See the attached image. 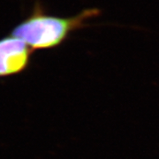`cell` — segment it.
<instances>
[{"label": "cell", "mask_w": 159, "mask_h": 159, "mask_svg": "<svg viewBox=\"0 0 159 159\" xmlns=\"http://www.w3.org/2000/svg\"><path fill=\"white\" fill-rule=\"evenodd\" d=\"M33 50L10 34L0 38V77L21 73L28 67Z\"/></svg>", "instance_id": "cell-2"}, {"label": "cell", "mask_w": 159, "mask_h": 159, "mask_svg": "<svg viewBox=\"0 0 159 159\" xmlns=\"http://www.w3.org/2000/svg\"><path fill=\"white\" fill-rule=\"evenodd\" d=\"M97 8H87L71 17H59L46 13L36 1L26 19L17 24L11 34L24 41L33 50H51L58 47L74 31L84 29L91 18L100 15Z\"/></svg>", "instance_id": "cell-1"}]
</instances>
